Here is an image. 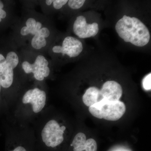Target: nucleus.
I'll return each instance as SVG.
<instances>
[{
	"instance_id": "1",
	"label": "nucleus",
	"mask_w": 151,
	"mask_h": 151,
	"mask_svg": "<svg viewBox=\"0 0 151 151\" xmlns=\"http://www.w3.org/2000/svg\"><path fill=\"white\" fill-rule=\"evenodd\" d=\"M116 30L125 42L138 47L147 45L150 39L148 29L139 19L124 15L117 22Z\"/></svg>"
},
{
	"instance_id": "2",
	"label": "nucleus",
	"mask_w": 151,
	"mask_h": 151,
	"mask_svg": "<svg viewBox=\"0 0 151 151\" xmlns=\"http://www.w3.org/2000/svg\"><path fill=\"white\" fill-rule=\"evenodd\" d=\"M90 113L97 119L109 121H116L124 116L126 111V105L120 101H110L104 99L90 106Z\"/></svg>"
},
{
	"instance_id": "3",
	"label": "nucleus",
	"mask_w": 151,
	"mask_h": 151,
	"mask_svg": "<svg viewBox=\"0 0 151 151\" xmlns=\"http://www.w3.org/2000/svg\"><path fill=\"white\" fill-rule=\"evenodd\" d=\"M66 127L60 125L56 120H50L45 124L41 132L42 142L47 147L55 148L61 145L64 140Z\"/></svg>"
},
{
	"instance_id": "4",
	"label": "nucleus",
	"mask_w": 151,
	"mask_h": 151,
	"mask_svg": "<svg viewBox=\"0 0 151 151\" xmlns=\"http://www.w3.org/2000/svg\"><path fill=\"white\" fill-rule=\"evenodd\" d=\"M48 65V61L42 55H38L33 64L26 61L22 63L24 72L28 74L33 73L35 79L39 81H42L49 75L50 69Z\"/></svg>"
},
{
	"instance_id": "5",
	"label": "nucleus",
	"mask_w": 151,
	"mask_h": 151,
	"mask_svg": "<svg viewBox=\"0 0 151 151\" xmlns=\"http://www.w3.org/2000/svg\"><path fill=\"white\" fill-rule=\"evenodd\" d=\"M46 101V93L38 88L28 90L22 99V102L24 104L32 105V111L36 113L42 111L45 106Z\"/></svg>"
},
{
	"instance_id": "6",
	"label": "nucleus",
	"mask_w": 151,
	"mask_h": 151,
	"mask_svg": "<svg viewBox=\"0 0 151 151\" xmlns=\"http://www.w3.org/2000/svg\"><path fill=\"white\" fill-rule=\"evenodd\" d=\"M52 51L55 53L67 55L70 58L78 56L83 50V45L80 40L73 37L68 36L64 39L62 46L53 47Z\"/></svg>"
},
{
	"instance_id": "7",
	"label": "nucleus",
	"mask_w": 151,
	"mask_h": 151,
	"mask_svg": "<svg viewBox=\"0 0 151 151\" xmlns=\"http://www.w3.org/2000/svg\"><path fill=\"white\" fill-rule=\"evenodd\" d=\"M73 32L80 38L94 37L99 32V27L97 23L88 24L84 16H79L76 18L73 26Z\"/></svg>"
},
{
	"instance_id": "8",
	"label": "nucleus",
	"mask_w": 151,
	"mask_h": 151,
	"mask_svg": "<svg viewBox=\"0 0 151 151\" xmlns=\"http://www.w3.org/2000/svg\"><path fill=\"white\" fill-rule=\"evenodd\" d=\"M104 98L110 101H119L123 94L121 85L113 81H106L100 90Z\"/></svg>"
},
{
	"instance_id": "9",
	"label": "nucleus",
	"mask_w": 151,
	"mask_h": 151,
	"mask_svg": "<svg viewBox=\"0 0 151 151\" xmlns=\"http://www.w3.org/2000/svg\"><path fill=\"white\" fill-rule=\"evenodd\" d=\"M14 73L4 55L0 54V84L4 88L10 87L13 83Z\"/></svg>"
},
{
	"instance_id": "10",
	"label": "nucleus",
	"mask_w": 151,
	"mask_h": 151,
	"mask_svg": "<svg viewBox=\"0 0 151 151\" xmlns=\"http://www.w3.org/2000/svg\"><path fill=\"white\" fill-rule=\"evenodd\" d=\"M104 99L100 90L95 86L90 87L86 90L82 97L83 103L86 106L90 107Z\"/></svg>"
},
{
	"instance_id": "11",
	"label": "nucleus",
	"mask_w": 151,
	"mask_h": 151,
	"mask_svg": "<svg viewBox=\"0 0 151 151\" xmlns=\"http://www.w3.org/2000/svg\"><path fill=\"white\" fill-rule=\"evenodd\" d=\"M97 144L95 140L89 139L84 145L73 147V151H97Z\"/></svg>"
},
{
	"instance_id": "12",
	"label": "nucleus",
	"mask_w": 151,
	"mask_h": 151,
	"mask_svg": "<svg viewBox=\"0 0 151 151\" xmlns=\"http://www.w3.org/2000/svg\"><path fill=\"white\" fill-rule=\"evenodd\" d=\"M47 45V41L45 39L39 35L37 33L34 36L31 40V45L35 49H40L45 47Z\"/></svg>"
},
{
	"instance_id": "13",
	"label": "nucleus",
	"mask_w": 151,
	"mask_h": 151,
	"mask_svg": "<svg viewBox=\"0 0 151 151\" xmlns=\"http://www.w3.org/2000/svg\"><path fill=\"white\" fill-rule=\"evenodd\" d=\"M6 60L9 66L13 69L16 68L19 62V57L13 51L10 52L8 53Z\"/></svg>"
},
{
	"instance_id": "14",
	"label": "nucleus",
	"mask_w": 151,
	"mask_h": 151,
	"mask_svg": "<svg viewBox=\"0 0 151 151\" xmlns=\"http://www.w3.org/2000/svg\"><path fill=\"white\" fill-rule=\"evenodd\" d=\"M86 135L84 133H78L73 138L72 143L70 144V146L73 147H78L84 145L86 142Z\"/></svg>"
},
{
	"instance_id": "15",
	"label": "nucleus",
	"mask_w": 151,
	"mask_h": 151,
	"mask_svg": "<svg viewBox=\"0 0 151 151\" xmlns=\"http://www.w3.org/2000/svg\"><path fill=\"white\" fill-rule=\"evenodd\" d=\"M36 22L35 19L33 18H29L28 19L26 22L27 27L29 29L30 33L32 35H35L38 32L35 28Z\"/></svg>"
},
{
	"instance_id": "16",
	"label": "nucleus",
	"mask_w": 151,
	"mask_h": 151,
	"mask_svg": "<svg viewBox=\"0 0 151 151\" xmlns=\"http://www.w3.org/2000/svg\"><path fill=\"white\" fill-rule=\"evenodd\" d=\"M84 0H70L68 1V4L70 8L78 9L83 6L85 3Z\"/></svg>"
},
{
	"instance_id": "17",
	"label": "nucleus",
	"mask_w": 151,
	"mask_h": 151,
	"mask_svg": "<svg viewBox=\"0 0 151 151\" xmlns=\"http://www.w3.org/2000/svg\"><path fill=\"white\" fill-rule=\"evenodd\" d=\"M151 73H149L144 78L142 81L143 88L146 90H151Z\"/></svg>"
},
{
	"instance_id": "18",
	"label": "nucleus",
	"mask_w": 151,
	"mask_h": 151,
	"mask_svg": "<svg viewBox=\"0 0 151 151\" xmlns=\"http://www.w3.org/2000/svg\"><path fill=\"white\" fill-rule=\"evenodd\" d=\"M68 2V0H55L52 1L53 7L56 9H61Z\"/></svg>"
},
{
	"instance_id": "19",
	"label": "nucleus",
	"mask_w": 151,
	"mask_h": 151,
	"mask_svg": "<svg viewBox=\"0 0 151 151\" xmlns=\"http://www.w3.org/2000/svg\"><path fill=\"white\" fill-rule=\"evenodd\" d=\"M37 34L45 38L48 37L50 35V32L47 28L43 27L40 30H39Z\"/></svg>"
},
{
	"instance_id": "20",
	"label": "nucleus",
	"mask_w": 151,
	"mask_h": 151,
	"mask_svg": "<svg viewBox=\"0 0 151 151\" xmlns=\"http://www.w3.org/2000/svg\"><path fill=\"white\" fill-rule=\"evenodd\" d=\"M9 151H28L24 146L17 145L14 146Z\"/></svg>"
},
{
	"instance_id": "21",
	"label": "nucleus",
	"mask_w": 151,
	"mask_h": 151,
	"mask_svg": "<svg viewBox=\"0 0 151 151\" xmlns=\"http://www.w3.org/2000/svg\"><path fill=\"white\" fill-rule=\"evenodd\" d=\"M20 33L22 35L25 36L29 34L30 33L29 29L26 26H24L21 29Z\"/></svg>"
},
{
	"instance_id": "22",
	"label": "nucleus",
	"mask_w": 151,
	"mask_h": 151,
	"mask_svg": "<svg viewBox=\"0 0 151 151\" xmlns=\"http://www.w3.org/2000/svg\"><path fill=\"white\" fill-rule=\"evenodd\" d=\"M6 16V12L3 9L0 8V18L1 19L5 18Z\"/></svg>"
},
{
	"instance_id": "23",
	"label": "nucleus",
	"mask_w": 151,
	"mask_h": 151,
	"mask_svg": "<svg viewBox=\"0 0 151 151\" xmlns=\"http://www.w3.org/2000/svg\"><path fill=\"white\" fill-rule=\"evenodd\" d=\"M42 24L40 22H36V24L35 26V29L37 32H38L39 30H40L42 28Z\"/></svg>"
},
{
	"instance_id": "24",
	"label": "nucleus",
	"mask_w": 151,
	"mask_h": 151,
	"mask_svg": "<svg viewBox=\"0 0 151 151\" xmlns=\"http://www.w3.org/2000/svg\"><path fill=\"white\" fill-rule=\"evenodd\" d=\"M45 3H46V4L48 6L51 5V4L52 3V0H47L45 1Z\"/></svg>"
},
{
	"instance_id": "25",
	"label": "nucleus",
	"mask_w": 151,
	"mask_h": 151,
	"mask_svg": "<svg viewBox=\"0 0 151 151\" xmlns=\"http://www.w3.org/2000/svg\"><path fill=\"white\" fill-rule=\"evenodd\" d=\"M4 7V4L1 1H0V8L2 9Z\"/></svg>"
},
{
	"instance_id": "26",
	"label": "nucleus",
	"mask_w": 151,
	"mask_h": 151,
	"mask_svg": "<svg viewBox=\"0 0 151 151\" xmlns=\"http://www.w3.org/2000/svg\"><path fill=\"white\" fill-rule=\"evenodd\" d=\"M1 84H0V93H1Z\"/></svg>"
},
{
	"instance_id": "27",
	"label": "nucleus",
	"mask_w": 151,
	"mask_h": 151,
	"mask_svg": "<svg viewBox=\"0 0 151 151\" xmlns=\"http://www.w3.org/2000/svg\"><path fill=\"white\" fill-rule=\"evenodd\" d=\"M1 22V19L0 18V22Z\"/></svg>"
}]
</instances>
